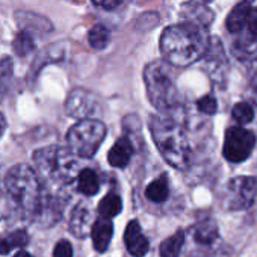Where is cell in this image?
Returning a JSON list of instances; mask_svg holds the SVG:
<instances>
[{"label":"cell","mask_w":257,"mask_h":257,"mask_svg":"<svg viewBox=\"0 0 257 257\" xmlns=\"http://www.w3.org/2000/svg\"><path fill=\"white\" fill-rule=\"evenodd\" d=\"M210 38L203 26L191 22L173 25L162 32L161 52L174 67H188L204 58Z\"/></svg>","instance_id":"1"},{"label":"cell","mask_w":257,"mask_h":257,"mask_svg":"<svg viewBox=\"0 0 257 257\" xmlns=\"http://www.w3.org/2000/svg\"><path fill=\"white\" fill-rule=\"evenodd\" d=\"M5 189L17 216L35 221L46 191L40 174L28 164H17L5 177Z\"/></svg>","instance_id":"2"},{"label":"cell","mask_w":257,"mask_h":257,"mask_svg":"<svg viewBox=\"0 0 257 257\" xmlns=\"http://www.w3.org/2000/svg\"><path fill=\"white\" fill-rule=\"evenodd\" d=\"M152 138L162 158L174 168L183 170L189 162V144L179 122L153 115L150 118Z\"/></svg>","instance_id":"3"},{"label":"cell","mask_w":257,"mask_h":257,"mask_svg":"<svg viewBox=\"0 0 257 257\" xmlns=\"http://www.w3.org/2000/svg\"><path fill=\"white\" fill-rule=\"evenodd\" d=\"M34 162L44 183L68 185L77 174V161L70 149L59 146H49L34 153Z\"/></svg>","instance_id":"4"},{"label":"cell","mask_w":257,"mask_h":257,"mask_svg":"<svg viewBox=\"0 0 257 257\" xmlns=\"http://www.w3.org/2000/svg\"><path fill=\"white\" fill-rule=\"evenodd\" d=\"M144 83L150 103L159 110H170L179 103L171 68L164 61H153L144 68Z\"/></svg>","instance_id":"5"},{"label":"cell","mask_w":257,"mask_h":257,"mask_svg":"<svg viewBox=\"0 0 257 257\" xmlns=\"http://www.w3.org/2000/svg\"><path fill=\"white\" fill-rule=\"evenodd\" d=\"M104 137L106 127L103 122H100L98 119H83L74 124L68 131L67 143L70 152L74 156L91 159L97 153Z\"/></svg>","instance_id":"6"},{"label":"cell","mask_w":257,"mask_h":257,"mask_svg":"<svg viewBox=\"0 0 257 257\" xmlns=\"http://www.w3.org/2000/svg\"><path fill=\"white\" fill-rule=\"evenodd\" d=\"M257 197V180L248 176H239L227 182L221 204L227 210H242L252 206Z\"/></svg>","instance_id":"7"},{"label":"cell","mask_w":257,"mask_h":257,"mask_svg":"<svg viewBox=\"0 0 257 257\" xmlns=\"http://www.w3.org/2000/svg\"><path fill=\"white\" fill-rule=\"evenodd\" d=\"M255 147V135L243 127H231L225 132L224 158L228 162L239 164L249 158Z\"/></svg>","instance_id":"8"},{"label":"cell","mask_w":257,"mask_h":257,"mask_svg":"<svg viewBox=\"0 0 257 257\" xmlns=\"http://www.w3.org/2000/svg\"><path fill=\"white\" fill-rule=\"evenodd\" d=\"M65 110L70 116L80 121L92 119V116L100 113L101 103L94 92L83 88H74L67 97Z\"/></svg>","instance_id":"9"},{"label":"cell","mask_w":257,"mask_h":257,"mask_svg":"<svg viewBox=\"0 0 257 257\" xmlns=\"http://www.w3.org/2000/svg\"><path fill=\"white\" fill-rule=\"evenodd\" d=\"M203 59L206 62V70L212 76V79H215L216 82H222L227 73V58L221 46V41L212 38Z\"/></svg>","instance_id":"10"},{"label":"cell","mask_w":257,"mask_h":257,"mask_svg":"<svg viewBox=\"0 0 257 257\" xmlns=\"http://www.w3.org/2000/svg\"><path fill=\"white\" fill-rule=\"evenodd\" d=\"M124 242L125 248L134 257H144L150 248L149 239L143 234L141 225L138 221H131L124 231Z\"/></svg>","instance_id":"11"},{"label":"cell","mask_w":257,"mask_h":257,"mask_svg":"<svg viewBox=\"0 0 257 257\" xmlns=\"http://www.w3.org/2000/svg\"><path fill=\"white\" fill-rule=\"evenodd\" d=\"M92 224L94 222H92V216H91V210H89L88 204L86 203H79L73 209L71 216H70V222H68L70 231L76 237L83 239L88 233H91Z\"/></svg>","instance_id":"12"},{"label":"cell","mask_w":257,"mask_h":257,"mask_svg":"<svg viewBox=\"0 0 257 257\" xmlns=\"http://www.w3.org/2000/svg\"><path fill=\"white\" fill-rule=\"evenodd\" d=\"M251 2L252 0H243V2L237 4L231 10V13L227 16V20H225V26H227L228 32L240 34L243 31V28H246V22H248L249 13L252 10Z\"/></svg>","instance_id":"13"},{"label":"cell","mask_w":257,"mask_h":257,"mask_svg":"<svg viewBox=\"0 0 257 257\" xmlns=\"http://www.w3.org/2000/svg\"><path fill=\"white\" fill-rule=\"evenodd\" d=\"M134 155V146L128 138H119L107 153V161L115 168H125Z\"/></svg>","instance_id":"14"},{"label":"cell","mask_w":257,"mask_h":257,"mask_svg":"<svg viewBox=\"0 0 257 257\" xmlns=\"http://www.w3.org/2000/svg\"><path fill=\"white\" fill-rule=\"evenodd\" d=\"M112 234H113V225H112L110 219L100 218V219L94 221L92 228H91V237H92L94 248L98 252H103L107 249Z\"/></svg>","instance_id":"15"},{"label":"cell","mask_w":257,"mask_h":257,"mask_svg":"<svg viewBox=\"0 0 257 257\" xmlns=\"http://www.w3.org/2000/svg\"><path fill=\"white\" fill-rule=\"evenodd\" d=\"M192 237L195 242L201 245H210L218 237V225L213 221V218H204L201 219L194 228H192Z\"/></svg>","instance_id":"16"},{"label":"cell","mask_w":257,"mask_h":257,"mask_svg":"<svg viewBox=\"0 0 257 257\" xmlns=\"http://www.w3.org/2000/svg\"><path fill=\"white\" fill-rule=\"evenodd\" d=\"M29 243V234L25 230H14L0 234V255H5L16 248L26 246Z\"/></svg>","instance_id":"17"},{"label":"cell","mask_w":257,"mask_h":257,"mask_svg":"<svg viewBox=\"0 0 257 257\" xmlns=\"http://www.w3.org/2000/svg\"><path fill=\"white\" fill-rule=\"evenodd\" d=\"M16 17H17V23L20 26H23V31L29 32V29H34V31L46 32V34L52 31V25L46 19H43L37 14L19 11V13H16Z\"/></svg>","instance_id":"18"},{"label":"cell","mask_w":257,"mask_h":257,"mask_svg":"<svg viewBox=\"0 0 257 257\" xmlns=\"http://www.w3.org/2000/svg\"><path fill=\"white\" fill-rule=\"evenodd\" d=\"M77 189L83 195H88V197L95 195L100 189V180H98L97 173L91 168L82 170L77 176Z\"/></svg>","instance_id":"19"},{"label":"cell","mask_w":257,"mask_h":257,"mask_svg":"<svg viewBox=\"0 0 257 257\" xmlns=\"http://www.w3.org/2000/svg\"><path fill=\"white\" fill-rule=\"evenodd\" d=\"M121 209H122V201L119 195H116L115 192L106 194L98 203V215L104 219H112L121 212Z\"/></svg>","instance_id":"20"},{"label":"cell","mask_w":257,"mask_h":257,"mask_svg":"<svg viewBox=\"0 0 257 257\" xmlns=\"http://www.w3.org/2000/svg\"><path fill=\"white\" fill-rule=\"evenodd\" d=\"M168 194H170V186H168L167 176H161L155 179L146 189V197L153 203L165 201L168 198Z\"/></svg>","instance_id":"21"},{"label":"cell","mask_w":257,"mask_h":257,"mask_svg":"<svg viewBox=\"0 0 257 257\" xmlns=\"http://www.w3.org/2000/svg\"><path fill=\"white\" fill-rule=\"evenodd\" d=\"M183 243H185V233L179 230L161 243L159 248L161 257H180Z\"/></svg>","instance_id":"22"},{"label":"cell","mask_w":257,"mask_h":257,"mask_svg":"<svg viewBox=\"0 0 257 257\" xmlns=\"http://www.w3.org/2000/svg\"><path fill=\"white\" fill-rule=\"evenodd\" d=\"M88 43L95 50H103L110 43V32L103 25H95L88 32Z\"/></svg>","instance_id":"23"},{"label":"cell","mask_w":257,"mask_h":257,"mask_svg":"<svg viewBox=\"0 0 257 257\" xmlns=\"http://www.w3.org/2000/svg\"><path fill=\"white\" fill-rule=\"evenodd\" d=\"M13 74H14L13 59L8 56L0 58V103H2L5 94L8 92V88L13 80Z\"/></svg>","instance_id":"24"},{"label":"cell","mask_w":257,"mask_h":257,"mask_svg":"<svg viewBox=\"0 0 257 257\" xmlns=\"http://www.w3.org/2000/svg\"><path fill=\"white\" fill-rule=\"evenodd\" d=\"M13 49H14L16 55H19V56H22V58H26L29 53H32V50L35 49V43H34L32 34L22 29V31L16 35V38H14Z\"/></svg>","instance_id":"25"},{"label":"cell","mask_w":257,"mask_h":257,"mask_svg":"<svg viewBox=\"0 0 257 257\" xmlns=\"http://www.w3.org/2000/svg\"><path fill=\"white\" fill-rule=\"evenodd\" d=\"M231 115L233 118L240 122V124H246V122H251L252 118H254V110L252 107L246 103V101H240V103H236L231 109Z\"/></svg>","instance_id":"26"},{"label":"cell","mask_w":257,"mask_h":257,"mask_svg":"<svg viewBox=\"0 0 257 257\" xmlns=\"http://www.w3.org/2000/svg\"><path fill=\"white\" fill-rule=\"evenodd\" d=\"M197 107H198V110L203 112V113L213 115V113H216L218 103H216V98H215L213 95H204V97H201V98L197 101Z\"/></svg>","instance_id":"27"},{"label":"cell","mask_w":257,"mask_h":257,"mask_svg":"<svg viewBox=\"0 0 257 257\" xmlns=\"http://www.w3.org/2000/svg\"><path fill=\"white\" fill-rule=\"evenodd\" d=\"M53 257H73V246L68 240L62 239L55 245Z\"/></svg>","instance_id":"28"},{"label":"cell","mask_w":257,"mask_h":257,"mask_svg":"<svg viewBox=\"0 0 257 257\" xmlns=\"http://www.w3.org/2000/svg\"><path fill=\"white\" fill-rule=\"evenodd\" d=\"M124 0H92V4L101 10H106V11H112V10H116Z\"/></svg>","instance_id":"29"},{"label":"cell","mask_w":257,"mask_h":257,"mask_svg":"<svg viewBox=\"0 0 257 257\" xmlns=\"http://www.w3.org/2000/svg\"><path fill=\"white\" fill-rule=\"evenodd\" d=\"M246 29H248V34L255 37L257 38V8H252L251 13H249V17H248V22H246Z\"/></svg>","instance_id":"30"},{"label":"cell","mask_w":257,"mask_h":257,"mask_svg":"<svg viewBox=\"0 0 257 257\" xmlns=\"http://www.w3.org/2000/svg\"><path fill=\"white\" fill-rule=\"evenodd\" d=\"M251 92H252V97H254L255 104H257V73L251 79Z\"/></svg>","instance_id":"31"},{"label":"cell","mask_w":257,"mask_h":257,"mask_svg":"<svg viewBox=\"0 0 257 257\" xmlns=\"http://www.w3.org/2000/svg\"><path fill=\"white\" fill-rule=\"evenodd\" d=\"M5 128H7V119H5V116L2 113H0V138H2Z\"/></svg>","instance_id":"32"},{"label":"cell","mask_w":257,"mask_h":257,"mask_svg":"<svg viewBox=\"0 0 257 257\" xmlns=\"http://www.w3.org/2000/svg\"><path fill=\"white\" fill-rule=\"evenodd\" d=\"M14 257H34V255H32V254H29V252H28V251H25V249H20Z\"/></svg>","instance_id":"33"},{"label":"cell","mask_w":257,"mask_h":257,"mask_svg":"<svg viewBox=\"0 0 257 257\" xmlns=\"http://www.w3.org/2000/svg\"><path fill=\"white\" fill-rule=\"evenodd\" d=\"M0 197H2V186H0Z\"/></svg>","instance_id":"34"}]
</instances>
